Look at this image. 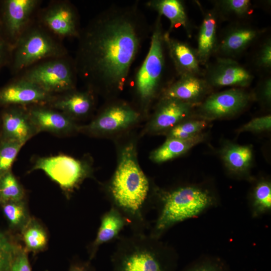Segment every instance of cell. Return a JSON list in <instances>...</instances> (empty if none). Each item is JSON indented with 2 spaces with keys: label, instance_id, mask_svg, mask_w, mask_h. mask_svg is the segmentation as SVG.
Returning a JSON list of instances; mask_svg holds the SVG:
<instances>
[{
  "label": "cell",
  "instance_id": "ba28073f",
  "mask_svg": "<svg viewBox=\"0 0 271 271\" xmlns=\"http://www.w3.org/2000/svg\"><path fill=\"white\" fill-rule=\"evenodd\" d=\"M41 170L67 192L77 188L91 175L87 163L67 155L38 158L32 171Z\"/></svg>",
  "mask_w": 271,
  "mask_h": 271
},
{
  "label": "cell",
  "instance_id": "52a82bcc",
  "mask_svg": "<svg viewBox=\"0 0 271 271\" xmlns=\"http://www.w3.org/2000/svg\"><path fill=\"white\" fill-rule=\"evenodd\" d=\"M159 16L153 31L150 47L136 78L137 92L144 101L154 96L160 84L164 67V39Z\"/></svg>",
  "mask_w": 271,
  "mask_h": 271
},
{
  "label": "cell",
  "instance_id": "f546056e",
  "mask_svg": "<svg viewBox=\"0 0 271 271\" xmlns=\"http://www.w3.org/2000/svg\"><path fill=\"white\" fill-rule=\"evenodd\" d=\"M24 144L12 140L0 143V176L11 171V168Z\"/></svg>",
  "mask_w": 271,
  "mask_h": 271
},
{
  "label": "cell",
  "instance_id": "7a4b0ae2",
  "mask_svg": "<svg viewBox=\"0 0 271 271\" xmlns=\"http://www.w3.org/2000/svg\"><path fill=\"white\" fill-rule=\"evenodd\" d=\"M150 190L149 181L138 164L134 147L129 144L121 153L108 191L111 206L125 217L132 232H145L150 227L146 219Z\"/></svg>",
  "mask_w": 271,
  "mask_h": 271
},
{
  "label": "cell",
  "instance_id": "8992f818",
  "mask_svg": "<svg viewBox=\"0 0 271 271\" xmlns=\"http://www.w3.org/2000/svg\"><path fill=\"white\" fill-rule=\"evenodd\" d=\"M46 92L57 95L74 89L77 74L74 62L67 55L48 59L20 74Z\"/></svg>",
  "mask_w": 271,
  "mask_h": 271
},
{
  "label": "cell",
  "instance_id": "ab89813d",
  "mask_svg": "<svg viewBox=\"0 0 271 271\" xmlns=\"http://www.w3.org/2000/svg\"><path fill=\"white\" fill-rule=\"evenodd\" d=\"M261 93L263 99L267 102L270 103L271 100V79L270 78H268L263 82Z\"/></svg>",
  "mask_w": 271,
  "mask_h": 271
},
{
  "label": "cell",
  "instance_id": "8d00e7d4",
  "mask_svg": "<svg viewBox=\"0 0 271 271\" xmlns=\"http://www.w3.org/2000/svg\"><path fill=\"white\" fill-rule=\"evenodd\" d=\"M257 65L264 69L271 67V41L268 39L261 46L257 55Z\"/></svg>",
  "mask_w": 271,
  "mask_h": 271
},
{
  "label": "cell",
  "instance_id": "5bb4252c",
  "mask_svg": "<svg viewBox=\"0 0 271 271\" xmlns=\"http://www.w3.org/2000/svg\"><path fill=\"white\" fill-rule=\"evenodd\" d=\"M3 112L1 140H12L25 144L37 133L27 107L9 106Z\"/></svg>",
  "mask_w": 271,
  "mask_h": 271
},
{
  "label": "cell",
  "instance_id": "4316f807",
  "mask_svg": "<svg viewBox=\"0 0 271 271\" xmlns=\"http://www.w3.org/2000/svg\"><path fill=\"white\" fill-rule=\"evenodd\" d=\"M248 208L251 216L257 218L271 212V183L266 179L256 182L249 199Z\"/></svg>",
  "mask_w": 271,
  "mask_h": 271
},
{
  "label": "cell",
  "instance_id": "e575fe53",
  "mask_svg": "<svg viewBox=\"0 0 271 271\" xmlns=\"http://www.w3.org/2000/svg\"><path fill=\"white\" fill-rule=\"evenodd\" d=\"M219 8L224 12L242 17L249 14L251 4L248 0H222L217 2Z\"/></svg>",
  "mask_w": 271,
  "mask_h": 271
},
{
  "label": "cell",
  "instance_id": "277c9868",
  "mask_svg": "<svg viewBox=\"0 0 271 271\" xmlns=\"http://www.w3.org/2000/svg\"><path fill=\"white\" fill-rule=\"evenodd\" d=\"M156 200L157 215L149 234L158 239L176 224L197 218L219 203L213 192L194 185L169 191L158 190Z\"/></svg>",
  "mask_w": 271,
  "mask_h": 271
},
{
  "label": "cell",
  "instance_id": "7402d4cb",
  "mask_svg": "<svg viewBox=\"0 0 271 271\" xmlns=\"http://www.w3.org/2000/svg\"><path fill=\"white\" fill-rule=\"evenodd\" d=\"M258 35V30L252 27H235L226 33L218 46V49L221 53L228 56L237 55L251 45Z\"/></svg>",
  "mask_w": 271,
  "mask_h": 271
},
{
  "label": "cell",
  "instance_id": "f1b7e54d",
  "mask_svg": "<svg viewBox=\"0 0 271 271\" xmlns=\"http://www.w3.org/2000/svg\"><path fill=\"white\" fill-rule=\"evenodd\" d=\"M23 190L11 171L0 176V202L21 201Z\"/></svg>",
  "mask_w": 271,
  "mask_h": 271
},
{
  "label": "cell",
  "instance_id": "d590c367",
  "mask_svg": "<svg viewBox=\"0 0 271 271\" xmlns=\"http://www.w3.org/2000/svg\"><path fill=\"white\" fill-rule=\"evenodd\" d=\"M271 128V116L267 115L252 119L243 125L239 129V132L251 131L261 132L269 130Z\"/></svg>",
  "mask_w": 271,
  "mask_h": 271
},
{
  "label": "cell",
  "instance_id": "8fae6325",
  "mask_svg": "<svg viewBox=\"0 0 271 271\" xmlns=\"http://www.w3.org/2000/svg\"><path fill=\"white\" fill-rule=\"evenodd\" d=\"M55 96L46 92L32 82L18 76L0 88V105L28 107L48 105Z\"/></svg>",
  "mask_w": 271,
  "mask_h": 271
},
{
  "label": "cell",
  "instance_id": "9a60e30c",
  "mask_svg": "<svg viewBox=\"0 0 271 271\" xmlns=\"http://www.w3.org/2000/svg\"><path fill=\"white\" fill-rule=\"evenodd\" d=\"M27 107L37 133L45 131L56 134H65L77 128L72 118L47 105H32Z\"/></svg>",
  "mask_w": 271,
  "mask_h": 271
},
{
  "label": "cell",
  "instance_id": "e0dca14e",
  "mask_svg": "<svg viewBox=\"0 0 271 271\" xmlns=\"http://www.w3.org/2000/svg\"><path fill=\"white\" fill-rule=\"evenodd\" d=\"M179 100L163 98L151 123L153 131H161L172 128L190 114L197 105Z\"/></svg>",
  "mask_w": 271,
  "mask_h": 271
},
{
  "label": "cell",
  "instance_id": "7c38bea8",
  "mask_svg": "<svg viewBox=\"0 0 271 271\" xmlns=\"http://www.w3.org/2000/svg\"><path fill=\"white\" fill-rule=\"evenodd\" d=\"M250 95L241 88H233L209 96L199 107L205 118L216 119L234 115L249 102Z\"/></svg>",
  "mask_w": 271,
  "mask_h": 271
},
{
  "label": "cell",
  "instance_id": "ffe728a7",
  "mask_svg": "<svg viewBox=\"0 0 271 271\" xmlns=\"http://www.w3.org/2000/svg\"><path fill=\"white\" fill-rule=\"evenodd\" d=\"M127 226L128 223L125 217L111 206L101 217L95 238L90 245V260L95 257L101 245L117 240L120 232Z\"/></svg>",
  "mask_w": 271,
  "mask_h": 271
},
{
  "label": "cell",
  "instance_id": "836d02e7",
  "mask_svg": "<svg viewBox=\"0 0 271 271\" xmlns=\"http://www.w3.org/2000/svg\"><path fill=\"white\" fill-rule=\"evenodd\" d=\"M3 210L5 216L12 226H19L25 220L26 211L22 201L3 203Z\"/></svg>",
  "mask_w": 271,
  "mask_h": 271
},
{
  "label": "cell",
  "instance_id": "74e56055",
  "mask_svg": "<svg viewBox=\"0 0 271 271\" xmlns=\"http://www.w3.org/2000/svg\"><path fill=\"white\" fill-rule=\"evenodd\" d=\"M10 271H32L26 252L19 251L15 256Z\"/></svg>",
  "mask_w": 271,
  "mask_h": 271
},
{
  "label": "cell",
  "instance_id": "9c48e42d",
  "mask_svg": "<svg viewBox=\"0 0 271 271\" xmlns=\"http://www.w3.org/2000/svg\"><path fill=\"white\" fill-rule=\"evenodd\" d=\"M42 3L39 0H4L0 2V28L13 49L35 20Z\"/></svg>",
  "mask_w": 271,
  "mask_h": 271
},
{
  "label": "cell",
  "instance_id": "1f68e13d",
  "mask_svg": "<svg viewBox=\"0 0 271 271\" xmlns=\"http://www.w3.org/2000/svg\"><path fill=\"white\" fill-rule=\"evenodd\" d=\"M206 125L205 120H191L178 124L171 128L168 138L188 139L200 133Z\"/></svg>",
  "mask_w": 271,
  "mask_h": 271
},
{
  "label": "cell",
  "instance_id": "83f0119b",
  "mask_svg": "<svg viewBox=\"0 0 271 271\" xmlns=\"http://www.w3.org/2000/svg\"><path fill=\"white\" fill-rule=\"evenodd\" d=\"M181 271H230V268L222 257L203 254L189 262Z\"/></svg>",
  "mask_w": 271,
  "mask_h": 271
},
{
  "label": "cell",
  "instance_id": "ac0fdd59",
  "mask_svg": "<svg viewBox=\"0 0 271 271\" xmlns=\"http://www.w3.org/2000/svg\"><path fill=\"white\" fill-rule=\"evenodd\" d=\"M210 86L205 79L197 75L180 76L177 81L166 89L163 98L198 104L199 100L207 93Z\"/></svg>",
  "mask_w": 271,
  "mask_h": 271
},
{
  "label": "cell",
  "instance_id": "60d3db41",
  "mask_svg": "<svg viewBox=\"0 0 271 271\" xmlns=\"http://www.w3.org/2000/svg\"><path fill=\"white\" fill-rule=\"evenodd\" d=\"M69 271H93V268L89 261H79L73 263Z\"/></svg>",
  "mask_w": 271,
  "mask_h": 271
},
{
  "label": "cell",
  "instance_id": "44dd1931",
  "mask_svg": "<svg viewBox=\"0 0 271 271\" xmlns=\"http://www.w3.org/2000/svg\"><path fill=\"white\" fill-rule=\"evenodd\" d=\"M93 103V97L90 91L73 89L56 95L47 105L73 118L87 115L91 111Z\"/></svg>",
  "mask_w": 271,
  "mask_h": 271
},
{
  "label": "cell",
  "instance_id": "4dcf8cb0",
  "mask_svg": "<svg viewBox=\"0 0 271 271\" xmlns=\"http://www.w3.org/2000/svg\"><path fill=\"white\" fill-rule=\"evenodd\" d=\"M23 239L27 249L29 251H38L46 245L47 238L42 227L35 223H30L23 232Z\"/></svg>",
  "mask_w": 271,
  "mask_h": 271
},
{
  "label": "cell",
  "instance_id": "d4e9b609",
  "mask_svg": "<svg viewBox=\"0 0 271 271\" xmlns=\"http://www.w3.org/2000/svg\"><path fill=\"white\" fill-rule=\"evenodd\" d=\"M221 156L230 172L242 175L245 174L250 166L252 152L248 146L229 144L222 150Z\"/></svg>",
  "mask_w": 271,
  "mask_h": 271
},
{
  "label": "cell",
  "instance_id": "cb8c5ba5",
  "mask_svg": "<svg viewBox=\"0 0 271 271\" xmlns=\"http://www.w3.org/2000/svg\"><path fill=\"white\" fill-rule=\"evenodd\" d=\"M217 19L213 12L204 16L197 37L196 50L200 63H205L216 47Z\"/></svg>",
  "mask_w": 271,
  "mask_h": 271
},
{
  "label": "cell",
  "instance_id": "484cf974",
  "mask_svg": "<svg viewBox=\"0 0 271 271\" xmlns=\"http://www.w3.org/2000/svg\"><path fill=\"white\" fill-rule=\"evenodd\" d=\"M148 6L164 16L170 22V30L179 27L188 28V20L183 3L179 0H156L148 3Z\"/></svg>",
  "mask_w": 271,
  "mask_h": 271
},
{
  "label": "cell",
  "instance_id": "f35d334b",
  "mask_svg": "<svg viewBox=\"0 0 271 271\" xmlns=\"http://www.w3.org/2000/svg\"><path fill=\"white\" fill-rule=\"evenodd\" d=\"M12 48L5 40L0 28V69L9 65Z\"/></svg>",
  "mask_w": 271,
  "mask_h": 271
},
{
  "label": "cell",
  "instance_id": "5b68a950",
  "mask_svg": "<svg viewBox=\"0 0 271 271\" xmlns=\"http://www.w3.org/2000/svg\"><path fill=\"white\" fill-rule=\"evenodd\" d=\"M67 55L62 40L35 19L13 47L9 66L12 73L18 75L42 61Z\"/></svg>",
  "mask_w": 271,
  "mask_h": 271
},
{
  "label": "cell",
  "instance_id": "d6986e66",
  "mask_svg": "<svg viewBox=\"0 0 271 271\" xmlns=\"http://www.w3.org/2000/svg\"><path fill=\"white\" fill-rule=\"evenodd\" d=\"M170 56L180 76L197 75L200 71V62L196 50L187 43L170 37L168 32L163 34Z\"/></svg>",
  "mask_w": 271,
  "mask_h": 271
},
{
  "label": "cell",
  "instance_id": "4fadbf2b",
  "mask_svg": "<svg viewBox=\"0 0 271 271\" xmlns=\"http://www.w3.org/2000/svg\"><path fill=\"white\" fill-rule=\"evenodd\" d=\"M253 79L252 74L235 61L220 58L208 69L205 80L210 86L245 87Z\"/></svg>",
  "mask_w": 271,
  "mask_h": 271
},
{
  "label": "cell",
  "instance_id": "3957f363",
  "mask_svg": "<svg viewBox=\"0 0 271 271\" xmlns=\"http://www.w3.org/2000/svg\"><path fill=\"white\" fill-rule=\"evenodd\" d=\"M111 255L112 271H176L179 255L170 244L145 232L120 236Z\"/></svg>",
  "mask_w": 271,
  "mask_h": 271
},
{
  "label": "cell",
  "instance_id": "d6a6232c",
  "mask_svg": "<svg viewBox=\"0 0 271 271\" xmlns=\"http://www.w3.org/2000/svg\"><path fill=\"white\" fill-rule=\"evenodd\" d=\"M19 251L8 237L0 231V271H10L12 263Z\"/></svg>",
  "mask_w": 271,
  "mask_h": 271
},
{
  "label": "cell",
  "instance_id": "2e32d148",
  "mask_svg": "<svg viewBox=\"0 0 271 271\" xmlns=\"http://www.w3.org/2000/svg\"><path fill=\"white\" fill-rule=\"evenodd\" d=\"M139 113L124 104L111 106L106 109L90 124L81 128L92 132H106L119 130L137 121Z\"/></svg>",
  "mask_w": 271,
  "mask_h": 271
},
{
  "label": "cell",
  "instance_id": "603a6c76",
  "mask_svg": "<svg viewBox=\"0 0 271 271\" xmlns=\"http://www.w3.org/2000/svg\"><path fill=\"white\" fill-rule=\"evenodd\" d=\"M205 134L199 133L186 139L168 138L166 142L151 154L150 159L156 163H162L181 156L202 142Z\"/></svg>",
  "mask_w": 271,
  "mask_h": 271
},
{
  "label": "cell",
  "instance_id": "6da1fadb",
  "mask_svg": "<svg viewBox=\"0 0 271 271\" xmlns=\"http://www.w3.org/2000/svg\"><path fill=\"white\" fill-rule=\"evenodd\" d=\"M143 22L136 7L111 8L80 30L74 65L90 87L121 89L139 52Z\"/></svg>",
  "mask_w": 271,
  "mask_h": 271
},
{
  "label": "cell",
  "instance_id": "30bf717a",
  "mask_svg": "<svg viewBox=\"0 0 271 271\" xmlns=\"http://www.w3.org/2000/svg\"><path fill=\"white\" fill-rule=\"evenodd\" d=\"M36 20L47 31L62 40L77 38L80 30L75 7L67 1H54L39 9Z\"/></svg>",
  "mask_w": 271,
  "mask_h": 271
}]
</instances>
